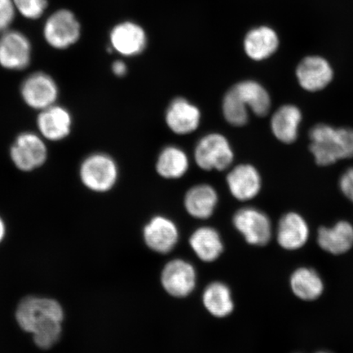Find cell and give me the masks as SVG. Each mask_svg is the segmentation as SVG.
Returning <instances> with one entry per match:
<instances>
[{
    "mask_svg": "<svg viewBox=\"0 0 353 353\" xmlns=\"http://www.w3.org/2000/svg\"><path fill=\"white\" fill-rule=\"evenodd\" d=\"M16 320L22 330L32 334L35 345L47 350L59 341L64 310L55 299L28 296L17 306Z\"/></svg>",
    "mask_w": 353,
    "mask_h": 353,
    "instance_id": "obj_1",
    "label": "cell"
},
{
    "mask_svg": "<svg viewBox=\"0 0 353 353\" xmlns=\"http://www.w3.org/2000/svg\"><path fill=\"white\" fill-rule=\"evenodd\" d=\"M309 150L320 166L353 157V129L317 123L309 131Z\"/></svg>",
    "mask_w": 353,
    "mask_h": 353,
    "instance_id": "obj_2",
    "label": "cell"
},
{
    "mask_svg": "<svg viewBox=\"0 0 353 353\" xmlns=\"http://www.w3.org/2000/svg\"><path fill=\"white\" fill-rule=\"evenodd\" d=\"M120 169L110 154L94 152L83 158L79 167V178L83 186L96 193H105L116 186Z\"/></svg>",
    "mask_w": 353,
    "mask_h": 353,
    "instance_id": "obj_3",
    "label": "cell"
},
{
    "mask_svg": "<svg viewBox=\"0 0 353 353\" xmlns=\"http://www.w3.org/2000/svg\"><path fill=\"white\" fill-rule=\"evenodd\" d=\"M42 34L48 46L56 50L63 51L79 41L82 26L72 10L60 8L47 17L43 26Z\"/></svg>",
    "mask_w": 353,
    "mask_h": 353,
    "instance_id": "obj_4",
    "label": "cell"
},
{
    "mask_svg": "<svg viewBox=\"0 0 353 353\" xmlns=\"http://www.w3.org/2000/svg\"><path fill=\"white\" fill-rule=\"evenodd\" d=\"M233 149L230 142L219 132H210L199 139L194 148L193 158L196 164L204 171L227 170L234 161Z\"/></svg>",
    "mask_w": 353,
    "mask_h": 353,
    "instance_id": "obj_5",
    "label": "cell"
},
{
    "mask_svg": "<svg viewBox=\"0 0 353 353\" xmlns=\"http://www.w3.org/2000/svg\"><path fill=\"white\" fill-rule=\"evenodd\" d=\"M10 157L17 170L25 173L37 170L48 160L46 141L38 132H22L12 143Z\"/></svg>",
    "mask_w": 353,
    "mask_h": 353,
    "instance_id": "obj_6",
    "label": "cell"
},
{
    "mask_svg": "<svg viewBox=\"0 0 353 353\" xmlns=\"http://www.w3.org/2000/svg\"><path fill=\"white\" fill-rule=\"evenodd\" d=\"M60 90L55 79L44 72H35L24 79L20 85L22 101L38 112L57 103Z\"/></svg>",
    "mask_w": 353,
    "mask_h": 353,
    "instance_id": "obj_7",
    "label": "cell"
},
{
    "mask_svg": "<svg viewBox=\"0 0 353 353\" xmlns=\"http://www.w3.org/2000/svg\"><path fill=\"white\" fill-rule=\"evenodd\" d=\"M33 47L20 30L10 29L0 34V66L10 72H21L32 63Z\"/></svg>",
    "mask_w": 353,
    "mask_h": 353,
    "instance_id": "obj_8",
    "label": "cell"
},
{
    "mask_svg": "<svg viewBox=\"0 0 353 353\" xmlns=\"http://www.w3.org/2000/svg\"><path fill=\"white\" fill-rule=\"evenodd\" d=\"M232 223L249 245L263 246L272 239L270 219L264 212L254 207H243L237 210L233 215Z\"/></svg>",
    "mask_w": 353,
    "mask_h": 353,
    "instance_id": "obj_9",
    "label": "cell"
},
{
    "mask_svg": "<svg viewBox=\"0 0 353 353\" xmlns=\"http://www.w3.org/2000/svg\"><path fill=\"white\" fill-rule=\"evenodd\" d=\"M163 289L171 296H189L197 283V273L193 265L182 259L171 260L163 268L161 274Z\"/></svg>",
    "mask_w": 353,
    "mask_h": 353,
    "instance_id": "obj_10",
    "label": "cell"
},
{
    "mask_svg": "<svg viewBox=\"0 0 353 353\" xmlns=\"http://www.w3.org/2000/svg\"><path fill=\"white\" fill-rule=\"evenodd\" d=\"M38 134L48 142H61L72 134L73 117L70 110L57 103L39 112Z\"/></svg>",
    "mask_w": 353,
    "mask_h": 353,
    "instance_id": "obj_11",
    "label": "cell"
},
{
    "mask_svg": "<svg viewBox=\"0 0 353 353\" xmlns=\"http://www.w3.org/2000/svg\"><path fill=\"white\" fill-rule=\"evenodd\" d=\"M143 240L154 252L165 254L173 250L179 241L176 224L164 215L154 216L143 228Z\"/></svg>",
    "mask_w": 353,
    "mask_h": 353,
    "instance_id": "obj_12",
    "label": "cell"
},
{
    "mask_svg": "<svg viewBox=\"0 0 353 353\" xmlns=\"http://www.w3.org/2000/svg\"><path fill=\"white\" fill-rule=\"evenodd\" d=\"M202 114L200 108L183 97L171 101L165 110V121L171 132L176 135H188L201 125Z\"/></svg>",
    "mask_w": 353,
    "mask_h": 353,
    "instance_id": "obj_13",
    "label": "cell"
},
{
    "mask_svg": "<svg viewBox=\"0 0 353 353\" xmlns=\"http://www.w3.org/2000/svg\"><path fill=\"white\" fill-rule=\"evenodd\" d=\"M296 77L304 90L317 92L324 90L333 81L334 72L327 60L319 56H309L297 66Z\"/></svg>",
    "mask_w": 353,
    "mask_h": 353,
    "instance_id": "obj_14",
    "label": "cell"
},
{
    "mask_svg": "<svg viewBox=\"0 0 353 353\" xmlns=\"http://www.w3.org/2000/svg\"><path fill=\"white\" fill-rule=\"evenodd\" d=\"M226 182L231 195L240 201L252 200L262 189L261 175L250 164L233 167L227 174Z\"/></svg>",
    "mask_w": 353,
    "mask_h": 353,
    "instance_id": "obj_15",
    "label": "cell"
},
{
    "mask_svg": "<svg viewBox=\"0 0 353 353\" xmlns=\"http://www.w3.org/2000/svg\"><path fill=\"white\" fill-rule=\"evenodd\" d=\"M112 50L123 57L138 56L147 47V35L140 26L126 21L118 24L110 34Z\"/></svg>",
    "mask_w": 353,
    "mask_h": 353,
    "instance_id": "obj_16",
    "label": "cell"
},
{
    "mask_svg": "<svg viewBox=\"0 0 353 353\" xmlns=\"http://www.w3.org/2000/svg\"><path fill=\"white\" fill-rule=\"evenodd\" d=\"M310 236L307 221L302 215L290 212L282 216L278 222L276 240L286 250H297L307 244Z\"/></svg>",
    "mask_w": 353,
    "mask_h": 353,
    "instance_id": "obj_17",
    "label": "cell"
},
{
    "mask_svg": "<svg viewBox=\"0 0 353 353\" xmlns=\"http://www.w3.org/2000/svg\"><path fill=\"white\" fill-rule=\"evenodd\" d=\"M218 204L217 190L210 184H196L185 194L184 208L194 219L205 220L211 218Z\"/></svg>",
    "mask_w": 353,
    "mask_h": 353,
    "instance_id": "obj_18",
    "label": "cell"
},
{
    "mask_svg": "<svg viewBox=\"0 0 353 353\" xmlns=\"http://www.w3.org/2000/svg\"><path fill=\"white\" fill-rule=\"evenodd\" d=\"M317 243L329 254H345L353 246V226L347 221H339L332 227H321L317 232Z\"/></svg>",
    "mask_w": 353,
    "mask_h": 353,
    "instance_id": "obj_19",
    "label": "cell"
},
{
    "mask_svg": "<svg viewBox=\"0 0 353 353\" xmlns=\"http://www.w3.org/2000/svg\"><path fill=\"white\" fill-rule=\"evenodd\" d=\"M303 119L296 105L286 104L278 108L271 119V130L277 140L291 144L298 139L299 128Z\"/></svg>",
    "mask_w": 353,
    "mask_h": 353,
    "instance_id": "obj_20",
    "label": "cell"
},
{
    "mask_svg": "<svg viewBox=\"0 0 353 353\" xmlns=\"http://www.w3.org/2000/svg\"><path fill=\"white\" fill-rule=\"evenodd\" d=\"M189 245L198 259L205 263L216 261L224 250L219 232L209 226L196 228L190 236Z\"/></svg>",
    "mask_w": 353,
    "mask_h": 353,
    "instance_id": "obj_21",
    "label": "cell"
},
{
    "mask_svg": "<svg viewBox=\"0 0 353 353\" xmlns=\"http://www.w3.org/2000/svg\"><path fill=\"white\" fill-rule=\"evenodd\" d=\"M279 47V38L274 30L260 26L246 34L244 50L247 56L254 61L268 59Z\"/></svg>",
    "mask_w": 353,
    "mask_h": 353,
    "instance_id": "obj_22",
    "label": "cell"
},
{
    "mask_svg": "<svg viewBox=\"0 0 353 353\" xmlns=\"http://www.w3.org/2000/svg\"><path fill=\"white\" fill-rule=\"evenodd\" d=\"M247 108L259 117H266L272 107L271 97L261 83L246 79L231 87Z\"/></svg>",
    "mask_w": 353,
    "mask_h": 353,
    "instance_id": "obj_23",
    "label": "cell"
},
{
    "mask_svg": "<svg viewBox=\"0 0 353 353\" xmlns=\"http://www.w3.org/2000/svg\"><path fill=\"white\" fill-rule=\"evenodd\" d=\"M190 161L186 152L178 145H169L158 154L156 171L159 176L168 180L183 178L189 170Z\"/></svg>",
    "mask_w": 353,
    "mask_h": 353,
    "instance_id": "obj_24",
    "label": "cell"
},
{
    "mask_svg": "<svg viewBox=\"0 0 353 353\" xmlns=\"http://www.w3.org/2000/svg\"><path fill=\"white\" fill-rule=\"evenodd\" d=\"M203 305L210 315L224 319L231 315L235 308L232 294L223 282L214 281L205 287L202 294Z\"/></svg>",
    "mask_w": 353,
    "mask_h": 353,
    "instance_id": "obj_25",
    "label": "cell"
},
{
    "mask_svg": "<svg viewBox=\"0 0 353 353\" xmlns=\"http://www.w3.org/2000/svg\"><path fill=\"white\" fill-rule=\"evenodd\" d=\"M290 288L295 296L304 301H313L321 296L324 282L314 269L299 268L290 276Z\"/></svg>",
    "mask_w": 353,
    "mask_h": 353,
    "instance_id": "obj_26",
    "label": "cell"
},
{
    "mask_svg": "<svg viewBox=\"0 0 353 353\" xmlns=\"http://www.w3.org/2000/svg\"><path fill=\"white\" fill-rule=\"evenodd\" d=\"M232 88L224 94L222 101V112L224 120L234 127H243L249 122L250 112Z\"/></svg>",
    "mask_w": 353,
    "mask_h": 353,
    "instance_id": "obj_27",
    "label": "cell"
},
{
    "mask_svg": "<svg viewBox=\"0 0 353 353\" xmlns=\"http://www.w3.org/2000/svg\"><path fill=\"white\" fill-rule=\"evenodd\" d=\"M17 13L25 19L37 21L46 13L48 0H12Z\"/></svg>",
    "mask_w": 353,
    "mask_h": 353,
    "instance_id": "obj_28",
    "label": "cell"
},
{
    "mask_svg": "<svg viewBox=\"0 0 353 353\" xmlns=\"http://www.w3.org/2000/svg\"><path fill=\"white\" fill-rule=\"evenodd\" d=\"M17 13L12 0H0V34L11 29Z\"/></svg>",
    "mask_w": 353,
    "mask_h": 353,
    "instance_id": "obj_29",
    "label": "cell"
},
{
    "mask_svg": "<svg viewBox=\"0 0 353 353\" xmlns=\"http://www.w3.org/2000/svg\"><path fill=\"white\" fill-rule=\"evenodd\" d=\"M339 188L344 196L353 202V167L347 169L339 179Z\"/></svg>",
    "mask_w": 353,
    "mask_h": 353,
    "instance_id": "obj_30",
    "label": "cell"
},
{
    "mask_svg": "<svg viewBox=\"0 0 353 353\" xmlns=\"http://www.w3.org/2000/svg\"><path fill=\"white\" fill-rule=\"evenodd\" d=\"M112 70L114 76L117 77H123L128 72V68L123 61L118 60L113 63L112 65Z\"/></svg>",
    "mask_w": 353,
    "mask_h": 353,
    "instance_id": "obj_31",
    "label": "cell"
},
{
    "mask_svg": "<svg viewBox=\"0 0 353 353\" xmlns=\"http://www.w3.org/2000/svg\"><path fill=\"white\" fill-rule=\"evenodd\" d=\"M6 235V224L0 216V243L3 241Z\"/></svg>",
    "mask_w": 353,
    "mask_h": 353,
    "instance_id": "obj_32",
    "label": "cell"
},
{
    "mask_svg": "<svg viewBox=\"0 0 353 353\" xmlns=\"http://www.w3.org/2000/svg\"><path fill=\"white\" fill-rule=\"evenodd\" d=\"M317 353H330L328 352H317Z\"/></svg>",
    "mask_w": 353,
    "mask_h": 353,
    "instance_id": "obj_33",
    "label": "cell"
}]
</instances>
